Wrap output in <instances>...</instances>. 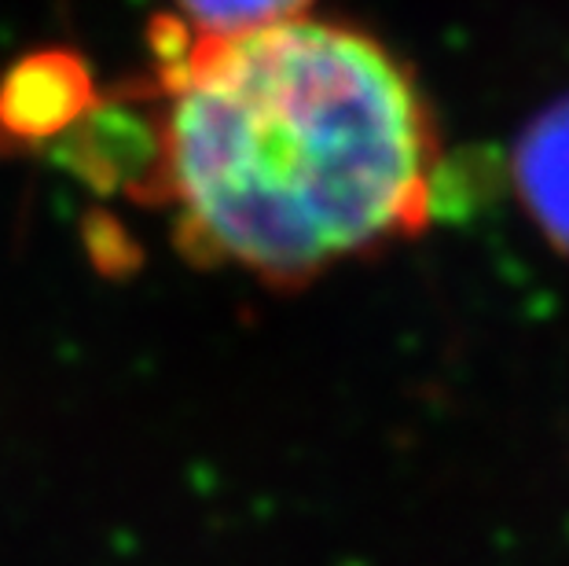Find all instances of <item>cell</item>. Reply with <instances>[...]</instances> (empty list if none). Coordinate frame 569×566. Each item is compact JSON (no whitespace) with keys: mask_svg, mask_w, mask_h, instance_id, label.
Wrapping results in <instances>:
<instances>
[{"mask_svg":"<svg viewBox=\"0 0 569 566\" xmlns=\"http://www.w3.org/2000/svg\"><path fill=\"white\" fill-rule=\"evenodd\" d=\"M518 188L551 244L569 255V100L526 129L518 143Z\"/></svg>","mask_w":569,"mask_h":566,"instance_id":"obj_2","label":"cell"},{"mask_svg":"<svg viewBox=\"0 0 569 566\" xmlns=\"http://www.w3.org/2000/svg\"><path fill=\"white\" fill-rule=\"evenodd\" d=\"M154 41L143 196L191 258L298 284L430 225L433 118L368 33L298 16Z\"/></svg>","mask_w":569,"mask_h":566,"instance_id":"obj_1","label":"cell"},{"mask_svg":"<svg viewBox=\"0 0 569 566\" xmlns=\"http://www.w3.org/2000/svg\"><path fill=\"white\" fill-rule=\"evenodd\" d=\"M188 27L202 33H236L306 16L309 0H177Z\"/></svg>","mask_w":569,"mask_h":566,"instance_id":"obj_3","label":"cell"}]
</instances>
